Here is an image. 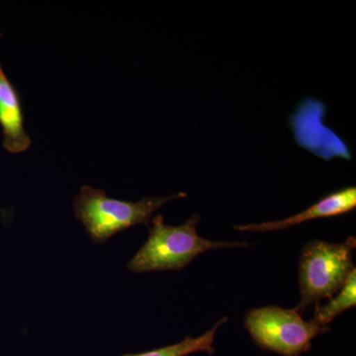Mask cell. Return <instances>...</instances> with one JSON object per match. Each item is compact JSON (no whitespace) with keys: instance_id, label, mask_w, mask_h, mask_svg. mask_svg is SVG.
Listing matches in <instances>:
<instances>
[{"instance_id":"1","label":"cell","mask_w":356,"mask_h":356,"mask_svg":"<svg viewBox=\"0 0 356 356\" xmlns=\"http://www.w3.org/2000/svg\"><path fill=\"white\" fill-rule=\"evenodd\" d=\"M200 216L193 215L179 226L166 225L161 215L152 219L149 238L129 261L135 273L178 271L185 268L199 254L219 248H247L241 242H214L198 235Z\"/></svg>"},{"instance_id":"2","label":"cell","mask_w":356,"mask_h":356,"mask_svg":"<svg viewBox=\"0 0 356 356\" xmlns=\"http://www.w3.org/2000/svg\"><path fill=\"white\" fill-rule=\"evenodd\" d=\"M185 192L163 196L145 197L139 201L110 198L102 189L84 185L74 201L76 219L83 222L91 240L106 243L112 236L126 229L145 225L149 226L152 216L170 201L186 197Z\"/></svg>"},{"instance_id":"3","label":"cell","mask_w":356,"mask_h":356,"mask_svg":"<svg viewBox=\"0 0 356 356\" xmlns=\"http://www.w3.org/2000/svg\"><path fill=\"white\" fill-rule=\"evenodd\" d=\"M355 248V236L343 243L312 241L304 245L298 268L301 300L295 311L302 315L309 306L332 298L344 286L355 269L353 259Z\"/></svg>"},{"instance_id":"4","label":"cell","mask_w":356,"mask_h":356,"mask_svg":"<svg viewBox=\"0 0 356 356\" xmlns=\"http://www.w3.org/2000/svg\"><path fill=\"white\" fill-rule=\"evenodd\" d=\"M245 329L254 343L264 351L281 356H301L310 351L312 341L330 332L304 320L294 309L267 306L252 309L245 318Z\"/></svg>"},{"instance_id":"5","label":"cell","mask_w":356,"mask_h":356,"mask_svg":"<svg viewBox=\"0 0 356 356\" xmlns=\"http://www.w3.org/2000/svg\"><path fill=\"white\" fill-rule=\"evenodd\" d=\"M24 123L19 91L0 64V127L3 135L2 145L8 153H24L31 146V137L26 130Z\"/></svg>"},{"instance_id":"6","label":"cell","mask_w":356,"mask_h":356,"mask_svg":"<svg viewBox=\"0 0 356 356\" xmlns=\"http://www.w3.org/2000/svg\"><path fill=\"white\" fill-rule=\"evenodd\" d=\"M355 207L356 188L355 187H348V188L341 189V191L325 196L309 207L308 209L302 211L301 213L294 215V216L280 220V221L241 225V226L234 227V229L241 232L280 231V229H289L302 224V222L311 221V220L346 214L355 209Z\"/></svg>"},{"instance_id":"7","label":"cell","mask_w":356,"mask_h":356,"mask_svg":"<svg viewBox=\"0 0 356 356\" xmlns=\"http://www.w3.org/2000/svg\"><path fill=\"white\" fill-rule=\"evenodd\" d=\"M228 318L224 317L213 325L212 329L204 332L202 336L197 337H186L179 343L156 348V350L146 351V353H136V355H124L122 356H188L197 353H206L207 355H214L213 348L215 336L219 327L227 323Z\"/></svg>"},{"instance_id":"8","label":"cell","mask_w":356,"mask_h":356,"mask_svg":"<svg viewBox=\"0 0 356 356\" xmlns=\"http://www.w3.org/2000/svg\"><path fill=\"white\" fill-rule=\"evenodd\" d=\"M356 305V269L353 271L344 286L337 292V297L330 299L325 305L317 304L311 322L320 327H327L344 311Z\"/></svg>"}]
</instances>
